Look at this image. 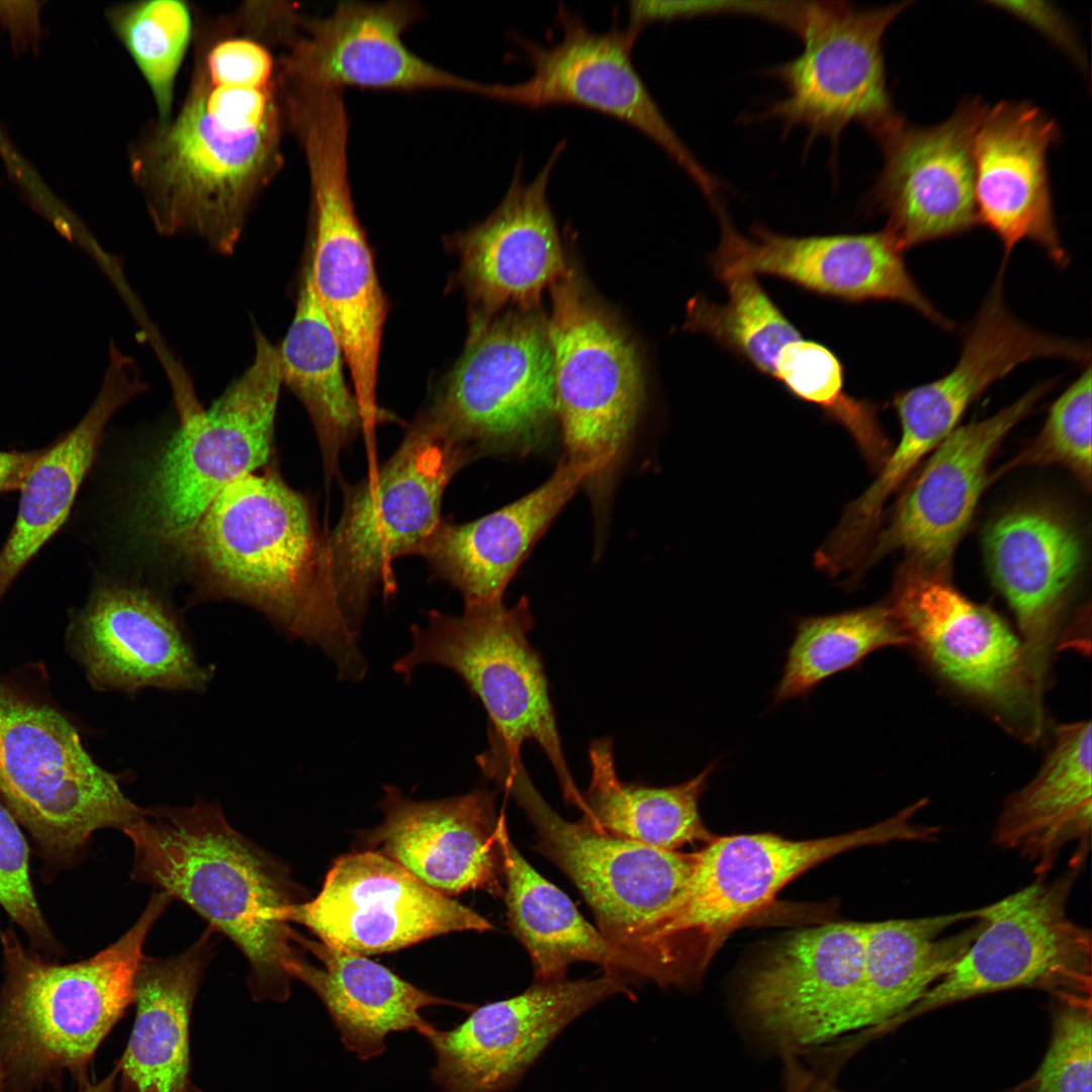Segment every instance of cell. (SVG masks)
<instances>
[{
	"mask_svg": "<svg viewBox=\"0 0 1092 1092\" xmlns=\"http://www.w3.org/2000/svg\"><path fill=\"white\" fill-rule=\"evenodd\" d=\"M476 763L526 813L537 849L576 886L603 935L643 962V940L685 889L697 852L664 850L603 832L557 814L533 785L520 753L494 743ZM652 980V978H651Z\"/></svg>",
	"mask_w": 1092,
	"mask_h": 1092,
	"instance_id": "30bf717a",
	"label": "cell"
},
{
	"mask_svg": "<svg viewBox=\"0 0 1092 1092\" xmlns=\"http://www.w3.org/2000/svg\"><path fill=\"white\" fill-rule=\"evenodd\" d=\"M564 147L559 143L529 182L522 178L520 161L495 209L455 236L459 276L473 307L471 324L485 323L507 306L540 308L544 289L569 270L547 194Z\"/></svg>",
	"mask_w": 1092,
	"mask_h": 1092,
	"instance_id": "d4e9b609",
	"label": "cell"
},
{
	"mask_svg": "<svg viewBox=\"0 0 1092 1092\" xmlns=\"http://www.w3.org/2000/svg\"><path fill=\"white\" fill-rule=\"evenodd\" d=\"M1091 1009L1070 997L1055 1020L1050 1048L1036 1073L1038 1092H1091Z\"/></svg>",
	"mask_w": 1092,
	"mask_h": 1092,
	"instance_id": "f6af8a7d",
	"label": "cell"
},
{
	"mask_svg": "<svg viewBox=\"0 0 1092 1092\" xmlns=\"http://www.w3.org/2000/svg\"><path fill=\"white\" fill-rule=\"evenodd\" d=\"M494 804V793L486 790L415 801L386 786L384 818L367 834V843L443 895L480 890L503 898Z\"/></svg>",
	"mask_w": 1092,
	"mask_h": 1092,
	"instance_id": "f1b7e54d",
	"label": "cell"
},
{
	"mask_svg": "<svg viewBox=\"0 0 1092 1092\" xmlns=\"http://www.w3.org/2000/svg\"><path fill=\"white\" fill-rule=\"evenodd\" d=\"M279 349L282 381L300 399L313 424L328 479L340 455L364 430L361 411L344 374L345 356L304 268L293 320Z\"/></svg>",
	"mask_w": 1092,
	"mask_h": 1092,
	"instance_id": "74e56055",
	"label": "cell"
},
{
	"mask_svg": "<svg viewBox=\"0 0 1092 1092\" xmlns=\"http://www.w3.org/2000/svg\"><path fill=\"white\" fill-rule=\"evenodd\" d=\"M718 216L720 242L710 263L722 282L739 276H775L847 302H899L943 330L954 327L919 288L905 263L904 251L886 229L871 234L795 237L754 225L746 237L723 209Z\"/></svg>",
	"mask_w": 1092,
	"mask_h": 1092,
	"instance_id": "44dd1931",
	"label": "cell"
},
{
	"mask_svg": "<svg viewBox=\"0 0 1092 1092\" xmlns=\"http://www.w3.org/2000/svg\"><path fill=\"white\" fill-rule=\"evenodd\" d=\"M725 1L637 0L628 3V23L626 26L640 33L649 24L725 13Z\"/></svg>",
	"mask_w": 1092,
	"mask_h": 1092,
	"instance_id": "7dc6e473",
	"label": "cell"
},
{
	"mask_svg": "<svg viewBox=\"0 0 1092 1092\" xmlns=\"http://www.w3.org/2000/svg\"><path fill=\"white\" fill-rule=\"evenodd\" d=\"M324 537L304 495L274 472H252L222 489L179 542L217 593L256 607L321 647L340 677L359 680L366 663L326 586Z\"/></svg>",
	"mask_w": 1092,
	"mask_h": 1092,
	"instance_id": "3957f363",
	"label": "cell"
},
{
	"mask_svg": "<svg viewBox=\"0 0 1092 1092\" xmlns=\"http://www.w3.org/2000/svg\"><path fill=\"white\" fill-rule=\"evenodd\" d=\"M983 548L989 575L1017 619L1027 659L1044 693L1065 611L1084 562L1075 526L1043 506H1021L995 519Z\"/></svg>",
	"mask_w": 1092,
	"mask_h": 1092,
	"instance_id": "83f0119b",
	"label": "cell"
},
{
	"mask_svg": "<svg viewBox=\"0 0 1092 1092\" xmlns=\"http://www.w3.org/2000/svg\"><path fill=\"white\" fill-rule=\"evenodd\" d=\"M212 932L208 927L179 954L142 959L132 1030L114 1063L121 1092H183L190 1081V1016L212 956Z\"/></svg>",
	"mask_w": 1092,
	"mask_h": 1092,
	"instance_id": "d6a6232c",
	"label": "cell"
},
{
	"mask_svg": "<svg viewBox=\"0 0 1092 1092\" xmlns=\"http://www.w3.org/2000/svg\"><path fill=\"white\" fill-rule=\"evenodd\" d=\"M252 364L205 411H185L149 484L146 512L162 538L180 541L229 484L267 462L280 386L279 349L256 332Z\"/></svg>",
	"mask_w": 1092,
	"mask_h": 1092,
	"instance_id": "9a60e30c",
	"label": "cell"
},
{
	"mask_svg": "<svg viewBox=\"0 0 1092 1092\" xmlns=\"http://www.w3.org/2000/svg\"><path fill=\"white\" fill-rule=\"evenodd\" d=\"M106 18L151 91L156 118H168L174 110L176 79L192 42L193 8L181 0H141L110 7Z\"/></svg>",
	"mask_w": 1092,
	"mask_h": 1092,
	"instance_id": "b9f144b4",
	"label": "cell"
},
{
	"mask_svg": "<svg viewBox=\"0 0 1092 1092\" xmlns=\"http://www.w3.org/2000/svg\"><path fill=\"white\" fill-rule=\"evenodd\" d=\"M172 901L156 891L116 941L72 964L49 961L16 933L0 932V1074L5 1092H35L66 1072L89 1080L93 1057L133 1002L134 979L153 925Z\"/></svg>",
	"mask_w": 1092,
	"mask_h": 1092,
	"instance_id": "277c9868",
	"label": "cell"
},
{
	"mask_svg": "<svg viewBox=\"0 0 1092 1092\" xmlns=\"http://www.w3.org/2000/svg\"><path fill=\"white\" fill-rule=\"evenodd\" d=\"M294 941L312 953L320 965L303 956L289 967L291 979L309 987L328 1010L346 1050L359 1060L381 1056L386 1036L415 1029L421 1035L434 1025L421 1010L436 1005H469L430 994L401 979L365 956L307 939L297 932Z\"/></svg>",
	"mask_w": 1092,
	"mask_h": 1092,
	"instance_id": "1f68e13d",
	"label": "cell"
},
{
	"mask_svg": "<svg viewBox=\"0 0 1092 1092\" xmlns=\"http://www.w3.org/2000/svg\"><path fill=\"white\" fill-rule=\"evenodd\" d=\"M29 845L16 819L0 801V908L25 934L30 949L58 961L64 947L37 902L29 872Z\"/></svg>",
	"mask_w": 1092,
	"mask_h": 1092,
	"instance_id": "ee69618b",
	"label": "cell"
},
{
	"mask_svg": "<svg viewBox=\"0 0 1092 1092\" xmlns=\"http://www.w3.org/2000/svg\"><path fill=\"white\" fill-rule=\"evenodd\" d=\"M418 2L345 1L321 17L300 16L281 51L286 79L343 90H454L479 95L482 82L447 72L413 53L402 33L420 20Z\"/></svg>",
	"mask_w": 1092,
	"mask_h": 1092,
	"instance_id": "cb8c5ba5",
	"label": "cell"
},
{
	"mask_svg": "<svg viewBox=\"0 0 1092 1092\" xmlns=\"http://www.w3.org/2000/svg\"><path fill=\"white\" fill-rule=\"evenodd\" d=\"M976 910L867 923L863 969L847 1033L884 1029L912 1007L968 949L981 922L964 932L944 929L976 918Z\"/></svg>",
	"mask_w": 1092,
	"mask_h": 1092,
	"instance_id": "d590c367",
	"label": "cell"
},
{
	"mask_svg": "<svg viewBox=\"0 0 1092 1092\" xmlns=\"http://www.w3.org/2000/svg\"><path fill=\"white\" fill-rule=\"evenodd\" d=\"M1059 140L1058 123L1027 101H1002L983 111L973 142L976 213L999 239L1002 262L1029 241L1058 267L1069 263L1048 168L1049 150Z\"/></svg>",
	"mask_w": 1092,
	"mask_h": 1092,
	"instance_id": "4316f807",
	"label": "cell"
},
{
	"mask_svg": "<svg viewBox=\"0 0 1092 1092\" xmlns=\"http://www.w3.org/2000/svg\"><path fill=\"white\" fill-rule=\"evenodd\" d=\"M0 1092H5L4 1087H3V1081H2L1 1074H0Z\"/></svg>",
	"mask_w": 1092,
	"mask_h": 1092,
	"instance_id": "f5cc1de1",
	"label": "cell"
},
{
	"mask_svg": "<svg viewBox=\"0 0 1092 1092\" xmlns=\"http://www.w3.org/2000/svg\"><path fill=\"white\" fill-rule=\"evenodd\" d=\"M931 667L1005 729L1033 742L1044 728L1043 692L1021 639L992 610L965 597L947 574L907 563L888 601Z\"/></svg>",
	"mask_w": 1092,
	"mask_h": 1092,
	"instance_id": "5bb4252c",
	"label": "cell"
},
{
	"mask_svg": "<svg viewBox=\"0 0 1092 1092\" xmlns=\"http://www.w3.org/2000/svg\"><path fill=\"white\" fill-rule=\"evenodd\" d=\"M910 3L864 9L842 1L798 2L790 29L802 50L770 69L784 95L759 119L834 146L852 123L878 141L897 127L904 120L887 86L883 36Z\"/></svg>",
	"mask_w": 1092,
	"mask_h": 1092,
	"instance_id": "4fadbf2b",
	"label": "cell"
},
{
	"mask_svg": "<svg viewBox=\"0 0 1092 1092\" xmlns=\"http://www.w3.org/2000/svg\"><path fill=\"white\" fill-rule=\"evenodd\" d=\"M422 417L473 459L527 456L555 425L554 366L540 308L471 324L465 348Z\"/></svg>",
	"mask_w": 1092,
	"mask_h": 1092,
	"instance_id": "8fae6325",
	"label": "cell"
},
{
	"mask_svg": "<svg viewBox=\"0 0 1092 1092\" xmlns=\"http://www.w3.org/2000/svg\"><path fill=\"white\" fill-rule=\"evenodd\" d=\"M1091 722L1059 727L1037 775L1005 802L994 831L995 844L1017 851L1049 872L1060 851L1078 842L1084 853L1092 826Z\"/></svg>",
	"mask_w": 1092,
	"mask_h": 1092,
	"instance_id": "e575fe53",
	"label": "cell"
},
{
	"mask_svg": "<svg viewBox=\"0 0 1092 1092\" xmlns=\"http://www.w3.org/2000/svg\"><path fill=\"white\" fill-rule=\"evenodd\" d=\"M495 836L503 859L508 923L531 959L534 983L564 980L569 966L578 962L651 979L643 962L609 941L565 893L523 857L511 840L504 813L498 816Z\"/></svg>",
	"mask_w": 1092,
	"mask_h": 1092,
	"instance_id": "836d02e7",
	"label": "cell"
},
{
	"mask_svg": "<svg viewBox=\"0 0 1092 1092\" xmlns=\"http://www.w3.org/2000/svg\"><path fill=\"white\" fill-rule=\"evenodd\" d=\"M472 460L420 417L386 462L346 486L340 518L324 537V578L356 636L378 587L394 589L393 560L414 554L435 530L447 485Z\"/></svg>",
	"mask_w": 1092,
	"mask_h": 1092,
	"instance_id": "ba28073f",
	"label": "cell"
},
{
	"mask_svg": "<svg viewBox=\"0 0 1092 1092\" xmlns=\"http://www.w3.org/2000/svg\"><path fill=\"white\" fill-rule=\"evenodd\" d=\"M867 923L833 922L791 933L749 977L753 1026L785 1052L847 1033L860 983Z\"/></svg>",
	"mask_w": 1092,
	"mask_h": 1092,
	"instance_id": "7402d4cb",
	"label": "cell"
},
{
	"mask_svg": "<svg viewBox=\"0 0 1092 1092\" xmlns=\"http://www.w3.org/2000/svg\"><path fill=\"white\" fill-rule=\"evenodd\" d=\"M97 397L82 420L41 452L19 488L14 524L0 549V603L13 581L67 520L92 465L105 426L146 389L131 357L110 346Z\"/></svg>",
	"mask_w": 1092,
	"mask_h": 1092,
	"instance_id": "4dcf8cb0",
	"label": "cell"
},
{
	"mask_svg": "<svg viewBox=\"0 0 1092 1092\" xmlns=\"http://www.w3.org/2000/svg\"><path fill=\"white\" fill-rule=\"evenodd\" d=\"M772 377L794 396L818 406L845 429L867 463L879 469L891 449L878 418V406L845 391L843 366L830 349L802 338L789 343L777 357Z\"/></svg>",
	"mask_w": 1092,
	"mask_h": 1092,
	"instance_id": "60d3db41",
	"label": "cell"
},
{
	"mask_svg": "<svg viewBox=\"0 0 1092 1092\" xmlns=\"http://www.w3.org/2000/svg\"><path fill=\"white\" fill-rule=\"evenodd\" d=\"M183 1092H203V1091L200 1088H198L195 1084H193L191 1081H189L187 1083V1085H186Z\"/></svg>",
	"mask_w": 1092,
	"mask_h": 1092,
	"instance_id": "816d5d0a",
	"label": "cell"
},
{
	"mask_svg": "<svg viewBox=\"0 0 1092 1092\" xmlns=\"http://www.w3.org/2000/svg\"><path fill=\"white\" fill-rule=\"evenodd\" d=\"M807 1092H843L831 1084L823 1081L812 1080Z\"/></svg>",
	"mask_w": 1092,
	"mask_h": 1092,
	"instance_id": "f907efd6",
	"label": "cell"
},
{
	"mask_svg": "<svg viewBox=\"0 0 1092 1092\" xmlns=\"http://www.w3.org/2000/svg\"><path fill=\"white\" fill-rule=\"evenodd\" d=\"M123 833L133 845L130 878L184 902L246 957L256 1001L284 1002L288 969L302 952L283 910L299 903L288 870L235 830L215 803L145 808Z\"/></svg>",
	"mask_w": 1092,
	"mask_h": 1092,
	"instance_id": "7a4b0ae2",
	"label": "cell"
},
{
	"mask_svg": "<svg viewBox=\"0 0 1092 1092\" xmlns=\"http://www.w3.org/2000/svg\"><path fill=\"white\" fill-rule=\"evenodd\" d=\"M282 920L362 956L391 952L449 932L492 929L472 909L371 849L337 858L316 897L287 906Z\"/></svg>",
	"mask_w": 1092,
	"mask_h": 1092,
	"instance_id": "ac0fdd59",
	"label": "cell"
},
{
	"mask_svg": "<svg viewBox=\"0 0 1092 1092\" xmlns=\"http://www.w3.org/2000/svg\"><path fill=\"white\" fill-rule=\"evenodd\" d=\"M70 654L99 691L146 688L195 691L212 670L197 661L179 622L153 594L104 583L74 611L66 633Z\"/></svg>",
	"mask_w": 1092,
	"mask_h": 1092,
	"instance_id": "484cf974",
	"label": "cell"
},
{
	"mask_svg": "<svg viewBox=\"0 0 1092 1092\" xmlns=\"http://www.w3.org/2000/svg\"><path fill=\"white\" fill-rule=\"evenodd\" d=\"M291 132L309 178L312 285L342 345L364 431L372 432L382 416L376 388L387 303L352 199L344 100L324 95L305 104Z\"/></svg>",
	"mask_w": 1092,
	"mask_h": 1092,
	"instance_id": "52a82bcc",
	"label": "cell"
},
{
	"mask_svg": "<svg viewBox=\"0 0 1092 1092\" xmlns=\"http://www.w3.org/2000/svg\"><path fill=\"white\" fill-rule=\"evenodd\" d=\"M559 40L540 44L517 36L531 75L513 84H486L484 97L545 108L579 106L616 118L664 151L710 201L718 183L700 164L665 118L632 58L638 33L617 23L596 31L582 18L558 8Z\"/></svg>",
	"mask_w": 1092,
	"mask_h": 1092,
	"instance_id": "e0dca14e",
	"label": "cell"
},
{
	"mask_svg": "<svg viewBox=\"0 0 1092 1092\" xmlns=\"http://www.w3.org/2000/svg\"><path fill=\"white\" fill-rule=\"evenodd\" d=\"M1076 874L1036 881L977 909L981 928L968 949L886 1029L935 1008L1005 989H1089L1091 933L1067 914Z\"/></svg>",
	"mask_w": 1092,
	"mask_h": 1092,
	"instance_id": "2e32d148",
	"label": "cell"
},
{
	"mask_svg": "<svg viewBox=\"0 0 1092 1092\" xmlns=\"http://www.w3.org/2000/svg\"><path fill=\"white\" fill-rule=\"evenodd\" d=\"M550 288L547 327L565 458L595 468L587 486L601 502L623 462L643 406L642 362L622 323L573 268Z\"/></svg>",
	"mask_w": 1092,
	"mask_h": 1092,
	"instance_id": "9c48e42d",
	"label": "cell"
},
{
	"mask_svg": "<svg viewBox=\"0 0 1092 1092\" xmlns=\"http://www.w3.org/2000/svg\"><path fill=\"white\" fill-rule=\"evenodd\" d=\"M41 449L0 451V494L19 490Z\"/></svg>",
	"mask_w": 1092,
	"mask_h": 1092,
	"instance_id": "c3c4849f",
	"label": "cell"
},
{
	"mask_svg": "<svg viewBox=\"0 0 1092 1092\" xmlns=\"http://www.w3.org/2000/svg\"><path fill=\"white\" fill-rule=\"evenodd\" d=\"M912 836L903 811L867 828L817 839L771 833L716 836L696 851L685 889L648 930L642 957L656 984L695 985L728 936L798 876L852 848Z\"/></svg>",
	"mask_w": 1092,
	"mask_h": 1092,
	"instance_id": "8992f818",
	"label": "cell"
},
{
	"mask_svg": "<svg viewBox=\"0 0 1092 1092\" xmlns=\"http://www.w3.org/2000/svg\"><path fill=\"white\" fill-rule=\"evenodd\" d=\"M1054 386L1055 380L1038 382L992 416L957 427L905 488L858 566L864 570L886 555L901 551L907 563L947 574L954 550L989 483L992 456Z\"/></svg>",
	"mask_w": 1092,
	"mask_h": 1092,
	"instance_id": "ffe728a7",
	"label": "cell"
},
{
	"mask_svg": "<svg viewBox=\"0 0 1092 1092\" xmlns=\"http://www.w3.org/2000/svg\"><path fill=\"white\" fill-rule=\"evenodd\" d=\"M0 801L28 833L46 881L75 866L95 831L123 832L145 812L94 761L31 664L0 676Z\"/></svg>",
	"mask_w": 1092,
	"mask_h": 1092,
	"instance_id": "5b68a950",
	"label": "cell"
},
{
	"mask_svg": "<svg viewBox=\"0 0 1092 1092\" xmlns=\"http://www.w3.org/2000/svg\"><path fill=\"white\" fill-rule=\"evenodd\" d=\"M992 5L1020 18L1040 31L1059 49L1084 65V55L1076 32L1067 17L1046 2L992 1Z\"/></svg>",
	"mask_w": 1092,
	"mask_h": 1092,
	"instance_id": "bcb514c9",
	"label": "cell"
},
{
	"mask_svg": "<svg viewBox=\"0 0 1092 1092\" xmlns=\"http://www.w3.org/2000/svg\"><path fill=\"white\" fill-rule=\"evenodd\" d=\"M616 994L633 998L624 976L534 983L514 997L471 1010L448 1030L422 1034L436 1054L431 1079L441 1092H505L553 1039L588 1009Z\"/></svg>",
	"mask_w": 1092,
	"mask_h": 1092,
	"instance_id": "d6986e66",
	"label": "cell"
},
{
	"mask_svg": "<svg viewBox=\"0 0 1092 1092\" xmlns=\"http://www.w3.org/2000/svg\"><path fill=\"white\" fill-rule=\"evenodd\" d=\"M118 1078V1069L114 1065L112 1071L101 1080L96 1082L86 1080L79 1083L78 1092H121L120 1087L117 1085Z\"/></svg>",
	"mask_w": 1092,
	"mask_h": 1092,
	"instance_id": "681fc988",
	"label": "cell"
},
{
	"mask_svg": "<svg viewBox=\"0 0 1092 1092\" xmlns=\"http://www.w3.org/2000/svg\"><path fill=\"white\" fill-rule=\"evenodd\" d=\"M595 475L563 458L537 488L466 524L442 521L414 554L462 596L465 607L503 602L505 589L555 517Z\"/></svg>",
	"mask_w": 1092,
	"mask_h": 1092,
	"instance_id": "f546056e",
	"label": "cell"
},
{
	"mask_svg": "<svg viewBox=\"0 0 1092 1092\" xmlns=\"http://www.w3.org/2000/svg\"><path fill=\"white\" fill-rule=\"evenodd\" d=\"M985 107L965 99L938 124L903 121L879 140L884 164L868 204L887 216L885 229L902 251L978 224L973 142Z\"/></svg>",
	"mask_w": 1092,
	"mask_h": 1092,
	"instance_id": "603a6c76",
	"label": "cell"
},
{
	"mask_svg": "<svg viewBox=\"0 0 1092 1092\" xmlns=\"http://www.w3.org/2000/svg\"><path fill=\"white\" fill-rule=\"evenodd\" d=\"M590 781L581 803V819L610 835L664 850L686 844L712 841L704 824L699 801L717 761L681 784L650 787L620 781L614 758L613 739L592 742L588 750Z\"/></svg>",
	"mask_w": 1092,
	"mask_h": 1092,
	"instance_id": "8d00e7d4",
	"label": "cell"
},
{
	"mask_svg": "<svg viewBox=\"0 0 1092 1092\" xmlns=\"http://www.w3.org/2000/svg\"><path fill=\"white\" fill-rule=\"evenodd\" d=\"M533 627L525 597L510 608L503 602L465 607L461 616L434 610L426 625L412 627V647L393 670L407 678L424 664L453 670L484 707L488 737L514 752L525 741L537 743L564 799L575 805L580 791L563 753L543 661L528 639Z\"/></svg>",
	"mask_w": 1092,
	"mask_h": 1092,
	"instance_id": "7c38bea8",
	"label": "cell"
},
{
	"mask_svg": "<svg viewBox=\"0 0 1092 1092\" xmlns=\"http://www.w3.org/2000/svg\"><path fill=\"white\" fill-rule=\"evenodd\" d=\"M910 645L888 604L798 619L774 702L802 698L885 647Z\"/></svg>",
	"mask_w": 1092,
	"mask_h": 1092,
	"instance_id": "f35d334b",
	"label": "cell"
},
{
	"mask_svg": "<svg viewBox=\"0 0 1092 1092\" xmlns=\"http://www.w3.org/2000/svg\"><path fill=\"white\" fill-rule=\"evenodd\" d=\"M1057 464L1091 481V366L1050 406L1038 435L997 476L1017 466Z\"/></svg>",
	"mask_w": 1092,
	"mask_h": 1092,
	"instance_id": "7bdbcfd3",
	"label": "cell"
},
{
	"mask_svg": "<svg viewBox=\"0 0 1092 1092\" xmlns=\"http://www.w3.org/2000/svg\"><path fill=\"white\" fill-rule=\"evenodd\" d=\"M723 283L728 291L725 303L700 295L689 300L685 329L708 335L759 372L774 376L779 353L802 338L800 331L755 276L734 277Z\"/></svg>",
	"mask_w": 1092,
	"mask_h": 1092,
	"instance_id": "ab89813d",
	"label": "cell"
},
{
	"mask_svg": "<svg viewBox=\"0 0 1092 1092\" xmlns=\"http://www.w3.org/2000/svg\"><path fill=\"white\" fill-rule=\"evenodd\" d=\"M193 20L185 96L130 143L129 174L159 234L193 235L229 255L284 163L286 23L273 1L193 8Z\"/></svg>",
	"mask_w": 1092,
	"mask_h": 1092,
	"instance_id": "6da1fadb",
	"label": "cell"
}]
</instances>
